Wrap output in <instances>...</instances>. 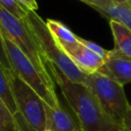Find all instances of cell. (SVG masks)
<instances>
[{"mask_svg":"<svg viewBox=\"0 0 131 131\" xmlns=\"http://www.w3.org/2000/svg\"><path fill=\"white\" fill-rule=\"evenodd\" d=\"M50 77L74 112L82 131H121V127L105 113L94 93L84 84L68 80L52 66Z\"/></svg>","mask_w":131,"mask_h":131,"instance_id":"6da1fadb","label":"cell"},{"mask_svg":"<svg viewBox=\"0 0 131 131\" xmlns=\"http://www.w3.org/2000/svg\"><path fill=\"white\" fill-rule=\"evenodd\" d=\"M25 19L47 61L58 69L71 82L84 84L86 74L76 66L69 54L58 45L48 30L45 20L34 10H28Z\"/></svg>","mask_w":131,"mask_h":131,"instance_id":"7a4b0ae2","label":"cell"},{"mask_svg":"<svg viewBox=\"0 0 131 131\" xmlns=\"http://www.w3.org/2000/svg\"><path fill=\"white\" fill-rule=\"evenodd\" d=\"M2 36L11 69L38 94L45 104L50 107L60 106L53 81L38 71L27 55L4 33H2Z\"/></svg>","mask_w":131,"mask_h":131,"instance_id":"3957f363","label":"cell"},{"mask_svg":"<svg viewBox=\"0 0 131 131\" xmlns=\"http://www.w3.org/2000/svg\"><path fill=\"white\" fill-rule=\"evenodd\" d=\"M0 29L44 76L50 77L52 64L44 56L26 19H20L0 5ZM52 80V79H51Z\"/></svg>","mask_w":131,"mask_h":131,"instance_id":"277c9868","label":"cell"},{"mask_svg":"<svg viewBox=\"0 0 131 131\" xmlns=\"http://www.w3.org/2000/svg\"><path fill=\"white\" fill-rule=\"evenodd\" d=\"M9 82L18 111L21 131L45 130L46 114L43 100L13 70L9 71Z\"/></svg>","mask_w":131,"mask_h":131,"instance_id":"5b68a950","label":"cell"},{"mask_svg":"<svg viewBox=\"0 0 131 131\" xmlns=\"http://www.w3.org/2000/svg\"><path fill=\"white\" fill-rule=\"evenodd\" d=\"M84 85L94 93L105 113L121 126L123 117L130 104L124 86L98 72L86 75Z\"/></svg>","mask_w":131,"mask_h":131,"instance_id":"8992f818","label":"cell"},{"mask_svg":"<svg viewBox=\"0 0 131 131\" xmlns=\"http://www.w3.org/2000/svg\"><path fill=\"white\" fill-rule=\"evenodd\" d=\"M97 72L124 86L131 83V57L110 50L107 57Z\"/></svg>","mask_w":131,"mask_h":131,"instance_id":"52a82bcc","label":"cell"},{"mask_svg":"<svg viewBox=\"0 0 131 131\" xmlns=\"http://www.w3.org/2000/svg\"><path fill=\"white\" fill-rule=\"evenodd\" d=\"M69 56L86 75L97 72L104 62V59L102 57H100L98 54L94 53L81 43L73 52L69 54Z\"/></svg>","mask_w":131,"mask_h":131,"instance_id":"ba28073f","label":"cell"},{"mask_svg":"<svg viewBox=\"0 0 131 131\" xmlns=\"http://www.w3.org/2000/svg\"><path fill=\"white\" fill-rule=\"evenodd\" d=\"M46 127L52 131H77L80 129L78 123H75L71 116L60 106L50 107L45 104Z\"/></svg>","mask_w":131,"mask_h":131,"instance_id":"9c48e42d","label":"cell"},{"mask_svg":"<svg viewBox=\"0 0 131 131\" xmlns=\"http://www.w3.org/2000/svg\"><path fill=\"white\" fill-rule=\"evenodd\" d=\"M45 23L55 41L68 54L73 52L80 45L78 36H76L62 23L55 19H47Z\"/></svg>","mask_w":131,"mask_h":131,"instance_id":"30bf717a","label":"cell"},{"mask_svg":"<svg viewBox=\"0 0 131 131\" xmlns=\"http://www.w3.org/2000/svg\"><path fill=\"white\" fill-rule=\"evenodd\" d=\"M110 27L115 41L113 50L119 54L131 57V30L116 20H110Z\"/></svg>","mask_w":131,"mask_h":131,"instance_id":"8fae6325","label":"cell"},{"mask_svg":"<svg viewBox=\"0 0 131 131\" xmlns=\"http://www.w3.org/2000/svg\"><path fill=\"white\" fill-rule=\"evenodd\" d=\"M108 20H116L131 30V7L127 3H112L102 7H93Z\"/></svg>","mask_w":131,"mask_h":131,"instance_id":"7c38bea8","label":"cell"},{"mask_svg":"<svg viewBox=\"0 0 131 131\" xmlns=\"http://www.w3.org/2000/svg\"><path fill=\"white\" fill-rule=\"evenodd\" d=\"M9 71L10 70L6 69L0 62V97L5 102L10 113L13 115L16 121L17 131H21L20 124H19V118H18V111H17L16 104L14 101V97H13L10 82H9Z\"/></svg>","mask_w":131,"mask_h":131,"instance_id":"4fadbf2b","label":"cell"},{"mask_svg":"<svg viewBox=\"0 0 131 131\" xmlns=\"http://www.w3.org/2000/svg\"><path fill=\"white\" fill-rule=\"evenodd\" d=\"M0 130L17 131L16 121L1 97H0Z\"/></svg>","mask_w":131,"mask_h":131,"instance_id":"5bb4252c","label":"cell"},{"mask_svg":"<svg viewBox=\"0 0 131 131\" xmlns=\"http://www.w3.org/2000/svg\"><path fill=\"white\" fill-rule=\"evenodd\" d=\"M0 5L10 13L20 19H25L28 10L25 9L16 0H0Z\"/></svg>","mask_w":131,"mask_h":131,"instance_id":"9a60e30c","label":"cell"},{"mask_svg":"<svg viewBox=\"0 0 131 131\" xmlns=\"http://www.w3.org/2000/svg\"><path fill=\"white\" fill-rule=\"evenodd\" d=\"M78 39H79V41H80L81 44H83L85 47H87L88 49H90V50L93 51L94 53L98 54V55H99L100 57H102L103 59H105V58L107 57L110 50L103 49L101 46H99L98 44H96V43H94V42H92V41H89V40H86V39H83V38H80V37H78Z\"/></svg>","mask_w":131,"mask_h":131,"instance_id":"2e32d148","label":"cell"},{"mask_svg":"<svg viewBox=\"0 0 131 131\" xmlns=\"http://www.w3.org/2000/svg\"><path fill=\"white\" fill-rule=\"evenodd\" d=\"M0 62L8 70H12L9 59L7 57L6 54V50H5V45H4V40H3V36H2V32L0 29Z\"/></svg>","mask_w":131,"mask_h":131,"instance_id":"e0dca14e","label":"cell"},{"mask_svg":"<svg viewBox=\"0 0 131 131\" xmlns=\"http://www.w3.org/2000/svg\"><path fill=\"white\" fill-rule=\"evenodd\" d=\"M121 131H131V105L127 107V111L123 117L121 123Z\"/></svg>","mask_w":131,"mask_h":131,"instance_id":"ac0fdd59","label":"cell"},{"mask_svg":"<svg viewBox=\"0 0 131 131\" xmlns=\"http://www.w3.org/2000/svg\"><path fill=\"white\" fill-rule=\"evenodd\" d=\"M25 9L36 11L38 8V3L36 0H16Z\"/></svg>","mask_w":131,"mask_h":131,"instance_id":"d6986e66","label":"cell"},{"mask_svg":"<svg viewBox=\"0 0 131 131\" xmlns=\"http://www.w3.org/2000/svg\"><path fill=\"white\" fill-rule=\"evenodd\" d=\"M114 3L113 0H87L86 4L91 6L92 8L93 7H102V6H105V5H110Z\"/></svg>","mask_w":131,"mask_h":131,"instance_id":"ffe728a7","label":"cell"},{"mask_svg":"<svg viewBox=\"0 0 131 131\" xmlns=\"http://www.w3.org/2000/svg\"><path fill=\"white\" fill-rule=\"evenodd\" d=\"M114 3H117V4H120V3H127L126 0H113Z\"/></svg>","mask_w":131,"mask_h":131,"instance_id":"44dd1931","label":"cell"},{"mask_svg":"<svg viewBox=\"0 0 131 131\" xmlns=\"http://www.w3.org/2000/svg\"><path fill=\"white\" fill-rule=\"evenodd\" d=\"M126 2H127V4H128V5L131 7V0H126Z\"/></svg>","mask_w":131,"mask_h":131,"instance_id":"7402d4cb","label":"cell"},{"mask_svg":"<svg viewBox=\"0 0 131 131\" xmlns=\"http://www.w3.org/2000/svg\"><path fill=\"white\" fill-rule=\"evenodd\" d=\"M43 131H52V130H49V129H45V130H43Z\"/></svg>","mask_w":131,"mask_h":131,"instance_id":"603a6c76","label":"cell"},{"mask_svg":"<svg viewBox=\"0 0 131 131\" xmlns=\"http://www.w3.org/2000/svg\"><path fill=\"white\" fill-rule=\"evenodd\" d=\"M81 1H83L84 3H86V2H87V0H81Z\"/></svg>","mask_w":131,"mask_h":131,"instance_id":"cb8c5ba5","label":"cell"},{"mask_svg":"<svg viewBox=\"0 0 131 131\" xmlns=\"http://www.w3.org/2000/svg\"><path fill=\"white\" fill-rule=\"evenodd\" d=\"M77 131H82V130H81V129H78V130H77Z\"/></svg>","mask_w":131,"mask_h":131,"instance_id":"d4e9b609","label":"cell"},{"mask_svg":"<svg viewBox=\"0 0 131 131\" xmlns=\"http://www.w3.org/2000/svg\"><path fill=\"white\" fill-rule=\"evenodd\" d=\"M0 131H1V130H0Z\"/></svg>","mask_w":131,"mask_h":131,"instance_id":"484cf974","label":"cell"}]
</instances>
